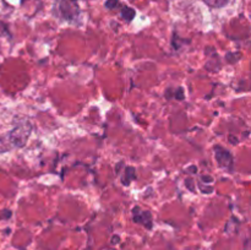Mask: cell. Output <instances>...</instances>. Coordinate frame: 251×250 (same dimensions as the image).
I'll use <instances>...</instances> for the list:
<instances>
[{"instance_id":"cell-14","label":"cell","mask_w":251,"mask_h":250,"mask_svg":"<svg viewBox=\"0 0 251 250\" xmlns=\"http://www.w3.org/2000/svg\"><path fill=\"white\" fill-rule=\"evenodd\" d=\"M202 181L203 183H207V184H210V183H212L213 181V179H212V176H208V175H202Z\"/></svg>"},{"instance_id":"cell-13","label":"cell","mask_w":251,"mask_h":250,"mask_svg":"<svg viewBox=\"0 0 251 250\" xmlns=\"http://www.w3.org/2000/svg\"><path fill=\"white\" fill-rule=\"evenodd\" d=\"M200 189H201V191H202V193H207V194L212 193V191H213V188H212V186H205V185H200Z\"/></svg>"},{"instance_id":"cell-8","label":"cell","mask_w":251,"mask_h":250,"mask_svg":"<svg viewBox=\"0 0 251 250\" xmlns=\"http://www.w3.org/2000/svg\"><path fill=\"white\" fill-rule=\"evenodd\" d=\"M240 53H228L227 56H226V59H227L229 63H237L238 60L240 59Z\"/></svg>"},{"instance_id":"cell-6","label":"cell","mask_w":251,"mask_h":250,"mask_svg":"<svg viewBox=\"0 0 251 250\" xmlns=\"http://www.w3.org/2000/svg\"><path fill=\"white\" fill-rule=\"evenodd\" d=\"M122 16L125 21H131L135 16V10L129 6H124L122 9Z\"/></svg>"},{"instance_id":"cell-1","label":"cell","mask_w":251,"mask_h":250,"mask_svg":"<svg viewBox=\"0 0 251 250\" xmlns=\"http://www.w3.org/2000/svg\"><path fill=\"white\" fill-rule=\"evenodd\" d=\"M32 126L28 122H25L24 124L17 125L12 129V131L9 134V140L14 146L22 147L26 145L28 140L29 134H31Z\"/></svg>"},{"instance_id":"cell-15","label":"cell","mask_w":251,"mask_h":250,"mask_svg":"<svg viewBox=\"0 0 251 250\" xmlns=\"http://www.w3.org/2000/svg\"><path fill=\"white\" fill-rule=\"evenodd\" d=\"M118 242H119V235H114V237L112 238V243L113 244H117Z\"/></svg>"},{"instance_id":"cell-5","label":"cell","mask_w":251,"mask_h":250,"mask_svg":"<svg viewBox=\"0 0 251 250\" xmlns=\"http://www.w3.org/2000/svg\"><path fill=\"white\" fill-rule=\"evenodd\" d=\"M135 178H136V175H135L134 167H126V168H125L124 176L122 178V183L124 184V185H129V184L131 183Z\"/></svg>"},{"instance_id":"cell-11","label":"cell","mask_w":251,"mask_h":250,"mask_svg":"<svg viewBox=\"0 0 251 250\" xmlns=\"http://www.w3.org/2000/svg\"><path fill=\"white\" fill-rule=\"evenodd\" d=\"M9 36V31H7V26L2 22H0V37L2 36Z\"/></svg>"},{"instance_id":"cell-12","label":"cell","mask_w":251,"mask_h":250,"mask_svg":"<svg viewBox=\"0 0 251 250\" xmlns=\"http://www.w3.org/2000/svg\"><path fill=\"white\" fill-rule=\"evenodd\" d=\"M185 185H186V188H188L190 191H195V188H194L193 179H190V178L185 179Z\"/></svg>"},{"instance_id":"cell-10","label":"cell","mask_w":251,"mask_h":250,"mask_svg":"<svg viewBox=\"0 0 251 250\" xmlns=\"http://www.w3.org/2000/svg\"><path fill=\"white\" fill-rule=\"evenodd\" d=\"M174 97H176V100H184V88L183 87L176 88V92H174Z\"/></svg>"},{"instance_id":"cell-16","label":"cell","mask_w":251,"mask_h":250,"mask_svg":"<svg viewBox=\"0 0 251 250\" xmlns=\"http://www.w3.org/2000/svg\"><path fill=\"white\" fill-rule=\"evenodd\" d=\"M188 171L189 172H193V173H196V172H198V168H196V167L194 166V167H190V168H189Z\"/></svg>"},{"instance_id":"cell-3","label":"cell","mask_w":251,"mask_h":250,"mask_svg":"<svg viewBox=\"0 0 251 250\" xmlns=\"http://www.w3.org/2000/svg\"><path fill=\"white\" fill-rule=\"evenodd\" d=\"M215 156L221 167L227 169L233 168V154L227 149L217 145V146H215Z\"/></svg>"},{"instance_id":"cell-9","label":"cell","mask_w":251,"mask_h":250,"mask_svg":"<svg viewBox=\"0 0 251 250\" xmlns=\"http://www.w3.org/2000/svg\"><path fill=\"white\" fill-rule=\"evenodd\" d=\"M118 4H119V0H107V2H105V7L112 10V9H115V7L118 6Z\"/></svg>"},{"instance_id":"cell-17","label":"cell","mask_w":251,"mask_h":250,"mask_svg":"<svg viewBox=\"0 0 251 250\" xmlns=\"http://www.w3.org/2000/svg\"><path fill=\"white\" fill-rule=\"evenodd\" d=\"M229 141H230V142L233 141V142H234V144H237V142H238V139H235V137H232V136H230V137H229Z\"/></svg>"},{"instance_id":"cell-2","label":"cell","mask_w":251,"mask_h":250,"mask_svg":"<svg viewBox=\"0 0 251 250\" xmlns=\"http://www.w3.org/2000/svg\"><path fill=\"white\" fill-rule=\"evenodd\" d=\"M59 12L66 21H75L80 15L77 0H60L59 1Z\"/></svg>"},{"instance_id":"cell-4","label":"cell","mask_w":251,"mask_h":250,"mask_svg":"<svg viewBox=\"0 0 251 250\" xmlns=\"http://www.w3.org/2000/svg\"><path fill=\"white\" fill-rule=\"evenodd\" d=\"M132 220L135 223H140V225H144L147 229H151L152 228V216L149 211H142L140 207H134L132 208Z\"/></svg>"},{"instance_id":"cell-7","label":"cell","mask_w":251,"mask_h":250,"mask_svg":"<svg viewBox=\"0 0 251 250\" xmlns=\"http://www.w3.org/2000/svg\"><path fill=\"white\" fill-rule=\"evenodd\" d=\"M202 1L205 2V4H207L208 6L218 9V7L225 6V5L228 2V0H202Z\"/></svg>"}]
</instances>
